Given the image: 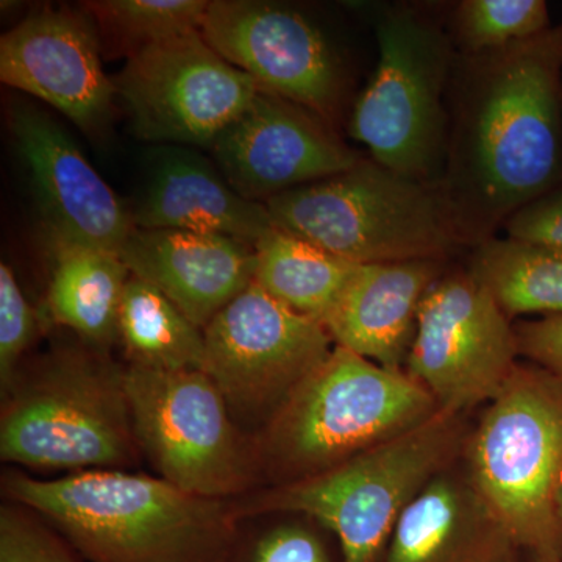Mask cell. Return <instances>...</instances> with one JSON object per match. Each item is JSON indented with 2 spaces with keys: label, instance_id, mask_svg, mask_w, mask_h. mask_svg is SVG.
Listing matches in <instances>:
<instances>
[{
  "label": "cell",
  "instance_id": "obj_1",
  "mask_svg": "<svg viewBox=\"0 0 562 562\" xmlns=\"http://www.w3.org/2000/svg\"><path fill=\"white\" fill-rule=\"evenodd\" d=\"M438 188L464 246L562 184V22L454 61Z\"/></svg>",
  "mask_w": 562,
  "mask_h": 562
},
{
  "label": "cell",
  "instance_id": "obj_2",
  "mask_svg": "<svg viewBox=\"0 0 562 562\" xmlns=\"http://www.w3.org/2000/svg\"><path fill=\"white\" fill-rule=\"evenodd\" d=\"M2 494L38 513L90 562H224L241 524L232 502L120 469L55 480L9 471Z\"/></svg>",
  "mask_w": 562,
  "mask_h": 562
},
{
  "label": "cell",
  "instance_id": "obj_3",
  "mask_svg": "<svg viewBox=\"0 0 562 562\" xmlns=\"http://www.w3.org/2000/svg\"><path fill=\"white\" fill-rule=\"evenodd\" d=\"M0 457L43 471H127L140 457L125 366L90 344H58L3 392Z\"/></svg>",
  "mask_w": 562,
  "mask_h": 562
},
{
  "label": "cell",
  "instance_id": "obj_4",
  "mask_svg": "<svg viewBox=\"0 0 562 562\" xmlns=\"http://www.w3.org/2000/svg\"><path fill=\"white\" fill-rule=\"evenodd\" d=\"M438 412L430 392L405 371L335 346L258 432L255 457L283 483L294 482L336 468Z\"/></svg>",
  "mask_w": 562,
  "mask_h": 562
},
{
  "label": "cell",
  "instance_id": "obj_5",
  "mask_svg": "<svg viewBox=\"0 0 562 562\" xmlns=\"http://www.w3.org/2000/svg\"><path fill=\"white\" fill-rule=\"evenodd\" d=\"M462 439L460 414L439 409L412 430L349 461L232 503L250 517L302 516L335 536L342 562H382L403 509L449 468Z\"/></svg>",
  "mask_w": 562,
  "mask_h": 562
},
{
  "label": "cell",
  "instance_id": "obj_6",
  "mask_svg": "<svg viewBox=\"0 0 562 562\" xmlns=\"http://www.w3.org/2000/svg\"><path fill=\"white\" fill-rule=\"evenodd\" d=\"M465 450V473L513 546L562 562V524L554 506L562 475L560 376L517 362Z\"/></svg>",
  "mask_w": 562,
  "mask_h": 562
},
{
  "label": "cell",
  "instance_id": "obj_7",
  "mask_svg": "<svg viewBox=\"0 0 562 562\" xmlns=\"http://www.w3.org/2000/svg\"><path fill=\"white\" fill-rule=\"evenodd\" d=\"M265 205L273 227L353 265L447 261L464 247L436 184L364 158Z\"/></svg>",
  "mask_w": 562,
  "mask_h": 562
},
{
  "label": "cell",
  "instance_id": "obj_8",
  "mask_svg": "<svg viewBox=\"0 0 562 562\" xmlns=\"http://www.w3.org/2000/svg\"><path fill=\"white\" fill-rule=\"evenodd\" d=\"M379 65L355 105L350 135L391 171L436 184L449 131L452 35L430 14L391 7L376 21Z\"/></svg>",
  "mask_w": 562,
  "mask_h": 562
},
{
  "label": "cell",
  "instance_id": "obj_9",
  "mask_svg": "<svg viewBox=\"0 0 562 562\" xmlns=\"http://www.w3.org/2000/svg\"><path fill=\"white\" fill-rule=\"evenodd\" d=\"M125 390L139 452L160 479L220 501L246 492L257 472L254 441L205 372L125 364Z\"/></svg>",
  "mask_w": 562,
  "mask_h": 562
},
{
  "label": "cell",
  "instance_id": "obj_10",
  "mask_svg": "<svg viewBox=\"0 0 562 562\" xmlns=\"http://www.w3.org/2000/svg\"><path fill=\"white\" fill-rule=\"evenodd\" d=\"M205 368L239 428L260 430L335 349L321 322L251 283L203 330Z\"/></svg>",
  "mask_w": 562,
  "mask_h": 562
},
{
  "label": "cell",
  "instance_id": "obj_11",
  "mask_svg": "<svg viewBox=\"0 0 562 562\" xmlns=\"http://www.w3.org/2000/svg\"><path fill=\"white\" fill-rule=\"evenodd\" d=\"M113 81L136 138L192 149L210 150L260 91L201 31L135 52Z\"/></svg>",
  "mask_w": 562,
  "mask_h": 562
},
{
  "label": "cell",
  "instance_id": "obj_12",
  "mask_svg": "<svg viewBox=\"0 0 562 562\" xmlns=\"http://www.w3.org/2000/svg\"><path fill=\"white\" fill-rule=\"evenodd\" d=\"M519 344L509 317L471 272L443 273L425 294L405 372L439 409L487 405L512 375Z\"/></svg>",
  "mask_w": 562,
  "mask_h": 562
},
{
  "label": "cell",
  "instance_id": "obj_13",
  "mask_svg": "<svg viewBox=\"0 0 562 562\" xmlns=\"http://www.w3.org/2000/svg\"><path fill=\"white\" fill-rule=\"evenodd\" d=\"M201 33L258 90L305 106L333 125L344 94L341 60L301 11L260 0H210Z\"/></svg>",
  "mask_w": 562,
  "mask_h": 562
},
{
  "label": "cell",
  "instance_id": "obj_14",
  "mask_svg": "<svg viewBox=\"0 0 562 562\" xmlns=\"http://www.w3.org/2000/svg\"><path fill=\"white\" fill-rule=\"evenodd\" d=\"M210 151L233 190L260 203L349 171L361 160L327 121L262 91Z\"/></svg>",
  "mask_w": 562,
  "mask_h": 562
},
{
  "label": "cell",
  "instance_id": "obj_15",
  "mask_svg": "<svg viewBox=\"0 0 562 562\" xmlns=\"http://www.w3.org/2000/svg\"><path fill=\"white\" fill-rule=\"evenodd\" d=\"M0 80L92 136L105 131L117 99L103 69L98 27L83 9L46 7L3 33Z\"/></svg>",
  "mask_w": 562,
  "mask_h": 562
},
{
  "label": "cell",
  "instance_id": "obj_16",
  "mask_svg": "<svg viewBox=\"0 0 562 562\" xmlns=\"http://www.w3.org/2000/svg\"><path fill=\"white\" fill-rule=\"evenodd\" d=\"M18 154L31 173L44 238L76 243L120 255L135 231L122 205L58 122L31 103L10 110Z\"/></svg>",
  "mask_w": 562,
  "mask_h": 562
},
{
  "label": "cell",
  "instance_id": "obj_17",
  "mask_svg": "<svg viewBox=\"0 0 562 562\" xmlns=\"http://www.w3.org/2000/svg\"><path fill=\"white\" fill-rule=\"evenodd\" d=\"M120 257L202 330L254 283L257 269L251 244L169 228L135 227Z\"/></svg>",
  "mask_w": 562,
  "mask_h": 562
},
{
  "label": "cell",
  "instance_id": "obj_18",
  "mask_svg": "<svg viewBox=\"0 0 562 562\" xmlns=\"http://www.w3.org/2000/svg\"><path fill=\"white\" fill-rule=\"evenodd\" d=\"M146 183L132 210L136 228L228 236L255 244L273 228L265 203L247 201L216 162L184 146H154Z\"/></svg>",
  "mask_w": 562,
  "mask_h": 562
},
{
  "label": "cell",
  "instance_id": "obj_19",
  "mask_svg": "<svg viewBox=\"0 0 562 562\" xmlns=\"http://www.w3.org/2000/svg\"><path fill=\"white\" fill-rule=\"evenodd\" d=\"M447 261L360 265L325 322L336 346L392 371H405L425 294Z\"/></svg>",
  "mask_w": 562,
  "mask_h": 562
},
{
  "label": "cell",
  "instance_id": "obj_20",
  "mask_svg": "<svg viewBox=\"0 0 562 562\" xmlns=\"http://www.w3.org/2000/svg\"><path fill=\"white\" fill-rule=\"evenodd\" d=\"M509 546L468 473L449 465L403 509L382 562H492Z\"/></svg>",
  "mask_w": 562,
  "mask_h": 562
},
{
  "label": "cell",
  "instance_id": "obj_21",
  "mask_svg": "<svg viewBox=\"0 0 562 562\" xmlns=\"http://www.w3.org/2000/svg\"><path fill=\"white\" fill-rule=\"evenodd\" d=\"M46 244L50 262L46 321L68 328L95 349L110 350L117 342L122 294L131 271L111 251L58 239Z\"/></svg>",
  "mask_w": 562,
  "mask_h": 562
},
{
  "label": "cell",
  "instance_id": "obj_22",
  "mask_svg": "<svg viewBox=\"0 0 562 562\" xmlns=\"http://www.w3.org/2000/svg\"><path fill=\"white\" fill-rule=\"evenodd\" d=\"M255 283L292 312L325 325L358 266L273 227L255 244Z\"/></svg>",
  "mask_w": 562,
  "mask_h": 562
},
{
  "label": "cell",
  "instance_id": "obj_23",
  "mask_svg": "<svg viewBox=\"0 0 562 562\" xmlns=\"http://www.w3.org/2000/svg\"><path fill=\"white\" fill-rule=\"evenodd\" d=\"M117 342L125 361L157 371H203L205 336L160 290L131 276L122 294Z\"/></svg>",
  "mask_w": 562,
  "mask_h": 562
},
{
  "label": "cell",
  "instance_id": "obj_24",
  "mask_svg": "<svg viewBox=\"0 0 562 562\" xmlns=\"http://www.w3.org/2000/svg\"><path fill=\"white\" fill-rule=\"evenodd\" d=\"M469 272L508 317L562 316V249L491 238L475 247Z\"/></svg>",
  "mask_w": 562,
  "mask_h": 562
},
{
  "label": "cell",
  "instance_id": "obj_25",
  "mask_svg": "<svg viewBox=\"0 0 562 562\" xmlns=\"http://www.w3.org/2000/svg\"><path fill=\"white\" fill-rule=\"evenodd\" d=\"M209 5L210 0H94L81 9L94 21L102 44L128 58L157 41L201 31Z\"/></svg>",
  "mask_w": 562,
  "mask_h": 562
},
{
  "label": "cell",
  "instance_id": "obj_26",
  "mask_svg": "<svg viewBox=\"0 0 562 562\" xmlns=\"http://www.w3.org/2000/svg\"><path fill=\"white\" fill-rule=\"evenodd\" d=\"M454 22V35L465 54L502 49L552 27L543 0H464Z\"/></svg>",
  "mask_w": 562,
  "mask_h": 562
},
{
  "label": "cell",
  "instance_id": "obj_27",
  "mask_svg": "<svg viewBox=\"0 0 562 562\" xmlns=\"http://www.w3.org/2000/svg\"><path fill=\"white\" fill-rule=\"evenodd\" d=\"M283 522L238 536L224 562H342L339 549L333 550L316 522L290 516Z\"/></svg>",
  "mask_w": 562,
  "mask_h": 562
},
{
  "label": "cell",
  "instance_id": "obj_28",
  "mask_svg": "<svg viewBox=\"0 0 562 562\" xmlns=\"http://www.w3.org/2000/svg\"><path fill=\"white\" fill-rule=\"evenodd\" d=\"M0 562H90L38 513L7 501L0 508Z\"/></svg>",
  "mask_w": 562,
  "mask_h": 562
},
{
  "label": "cell",
  "instance_id": "obj_29",
  "mask_svg": "<svg viewBox=\"0 0 562 562\" xmlns=\"http://www.w3.org/2000/svg\"><path fill=\"white\" fill-rule=\"evenodd\" d=\"M44 317L32 308L9 265H0V386L16 379L25 353L43 330Z\"/></svg>",
  "mask_w": 562,
  "mask_h": 562
},
{
  "label": "cell",
  "instance_id": "obj_30",
  "mask_svg": "<svg viewBox=\"0 0 562 562\" xmlns=\"http://www.w3.org/2000/svg\"><path fill=\"white\" fill-rule=\"evenodd\" d=\"M505 228L508 238L562 249V184L514 213Z\"/></svg>",
  "mask_w": 562,
  "mask_h": 562
},
{
  "label": "cell",
  "instance_id": "obj_31",
  "mask_svg": "<svg viewBox=\"0 0 562 562\" xmlns=\"http://www.w3.org/2000/svg\"><path fill=\"white\" fill-rule=\"evenodd\" d=\"M520 355L562 380V316L514 325Z\"/></svg>",
  "mask_w": 562,
  "mask_h": 562
},
{
  "label": "cell",
  "instance_id": "obj_32",
  "mask_svg": "<svg viewBox=\"0 0 562 562\" xmlns=\"http://www.w3.org/2000/svg\"><path fill=\"white\" fill-rule=\"evenodd\" d=\"M492 562H546L535 554L525 552V550L517 549V547L509 546L505 552L498 554Z\"/></svg>",
  "mask_w": 562,
  "mask_h": 562
},
{
  "label": "cell",
  "instance_id": "obj_33",
  "mask_svg": "<svg viewBox=\"0 0 562 562\" xmlns=\"http://www.w3.org/2000/svg\"><path fill=\"white\" fill-rule=\"evenodd\" d=\"M554 506H557V514L562 524V475L560 483H558L557 497H554Z\"/></svg>",
  "mask_w": 562,
  "mask_h": 562
}]
</instances>
